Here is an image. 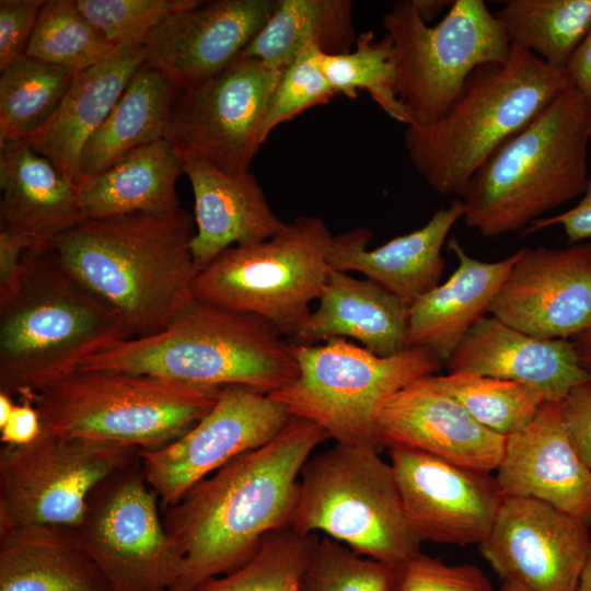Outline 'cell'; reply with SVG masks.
I'll return each mask as SVG.
<instances>
[{
	"label": "cell",
	"mask_w": 591,
	"mask_h": 591,
	"mask_svg": "<svg viewBox=\"0 0 591 591\" xmlns=\"http://www.w3.org/2000/svg\"><path fill=\"white\" fill-rule=\"evenodd\" d=\"M329 438L316 424L290 417L269 442L232 459L163 511L178 563L169 591H194L236 570L269 532L289 528L301 470Z\"/></svg>",
	"instance_id": "obj_1"
},
{
	"label": "cell",
	"mask_w": 591,
	"mask_h": 591,
	"mask_svg": "<svg viewBox=\"0 0 591 591\" xmlns=\"http://www.w3.org/2000/svg\"><path fill=\"white\" fill-rule=\"evenodd\" d=\"M195 232L194 218L181 207L165 215L83 219L51 244L134 338L164 329L195 298Z\"/></svg>",
	"instance_id": "obj_2"
},
{
	"label": "cell",
	"mask_w": 591,
	"mask_h": 591,
	"mask_svg": "<svg viewBox=\"0 0 591 591\" xmlns=\"http://www.w3.org/2000/svg\"><path fill=\"white\" fill-rule=\"evenodd\" d=\"M131 338L117 314L62 263L51 242L27 248L0 298V393L28 397L88 356Z\"/></svg>",
	"instance_id": "obj_3"
},
{
	"label": "cell",
	"mask_w": 591,
	"mask_h": 591,
	"mask_svg": "<svg viewBox=\"0 0 591 591\" xmlns=\"http://www.w3.org/2000/svg\"><path fill=\"white\" fill-rule=\"evenodd\" d=\"M77 368L104 369L195 384L246 385L270 394L292 382V343L253 313L194 298L169 325L88 356Z\"/></svg>",
	"instance_id": "obj_4"
},
{
	"label": "cell",
	"mask_w": 591,
	"mask_h": 591,
	"mask_svg": "<svg viewBox=\"0 0 591 591\" xmlns=\"http://www.w3.org/2000/svg\"><path fill=\"white\" fill-rule=\"evenodd\" d=\"M569 86L565 69L511 45L506 62L472 72L439 120L406 125L408 158L432 190L461 198L483 163Z\"/></svg>",
	"instance_id": "obj_5"
},
{
	"label": "cell",
	"mask_w": 591,
	"mask_h": 591,
	"mask_svg": "<svg viewBox=\"0 0 591 591\" xmlns=\"http://www.w3.org/2000/svg\"><path fill=\"white\" fill-rule=\"evenodd\" d=\"M590 139L591 111L571 85L476 171L460 198L465 225L508 234L581 196Z\"/></svg>",
	"instance_id": "obj_6"
},
{
	"label": "cell",
	"mask_w": 591,
	"mask_h": 591,
	"mask_svg": "<svg viewBox=\"0 0 591 591\" xmlns=\"http://www.w3.org/2000/svg\"><path fill=\"white\" fill-rule=\"evenodd\" d=\"M221 389L124 371L76 368L24 398L36 407L43 429L49 432L157 450L195 426L213 407Z\"/></svg>",
	"instance_id": "obj_7"
},
{
	"label": "cell",
	"mask_w": 591,
	"mask_h": 591,
	"mask_svg": "<svg viewBox=\"0 0 591 591\" xmlns=\"http://www.w3.org/2000/svg\"><path fill=\"white\" fill-rule=\"evenodd\" d=\"M375 445H345L310 457L300 473L289 529L323 532L355 553L396 567L420 553L390 463Z\"/></svg>",
	"instance_id": "obj_8"
},
{
	"label": "cell",
	"mask_w": 591,
	"mask_h": 591,
	"mask_svg": "<svg viewBox=\"0 0 591 591\" xmlns=\"http://www.w3.org/2000/svg\"><path fill=\"white\" fill-rule=\"evenodd\" d=\"M292 350L297 378L268 395L291 417L316 424L345 445L381 449L375 424L384 404L413 381L436 374L443 366L424 348L409 347L380 357L341 337L324 344L292 343Z\"/></svg>",
	"instance_id": "obj_9"
},
{
	"label": "cell",
	"mask_w": 591,
	"mask_h": 591,
	"mask_svg": "<svg viewBox=\"0 0 591 591\" xmlns=\"http://www.w3.org/2000/svg\"><path fill=\"white\" fill-rule=\"evenodd\" d=\"M333 236L321 218L299 216L266 241L223 252L198 271L194 296L262 316L291 340L327 281Z\"/></svg>",
	"instance_id": "obj_10"
},
{
	"label": "cell",
	"mask_w": 591,
	"mask_h": 591,
	"mask_svg": "<svg viewBox=\"0 0 591 591\" xmlns=\"http://www.w3.org/2000/svg\"><path fill=\"white\" fill-rule=\"evenodd\" d=\"M397 63L396 90L412 124L439 120L478 67L503 63L511 44L483 0H455L430 26L413 0L397 1L382 16Z\"/></svg>",
	"instance_id": "obj_11"
},
{
	"label": "cell",
	"mask_w": 591,
	"mask_h": 591,
	"mask_svg": "<svg viewBox=\"0 0 591 591\" xmlns=\"http://www.w3.org/2000/svg\"><path fill=\"white\" fill-rule=\"evenodd\" d=\"M127 443L68 438L47 430L23 445L0 450V528L74 529L91 490L140 461Z\"/></svg>",
	"instance_id": "obj_12"
},
{
	"label": "cell",
	"mask_w": 591,
	"mask_h": 591,
	"mask_svg": "<svg viewBox=\"0 0 591 591\" xmlns=\"http://www.w3.org/2000/svg\"><path fill=\"white\" fill-rule=\"evenodd\" d=\"M141 460L100 482L73 529L113 591H169L178 563Z\"/></svg>",
	"instance_id": "obj_13"
},
{
	"label": "cell",
	"mask_w": 591,
	"mask_h": 591,
	"mask_svg": "<svg viewBox=\"0 0 591 591\" xmlns=\"http://www.w3.org/2000/svg\"><path fill=\"white\" fill-rule=\"evenodd\" d=\"M282 71L239 57L210 79L181 89L164 139L222 171H250L269 97Z\"/></svg>",
	"instance_id": "obj_14"
},
{
	"label": "cell",
	"mask_w": 591,
	"mask_h": 591,
	"mask_svg": "<svg viewBox=\"0 0 591 591\" xmlns=\"http://www.w3.org/2000/svg\"><path fill=\"white\" fill-rule=\"evenodd\" d=\"M285 407L246 385L222 386L213 407L185 434L157 450H141L144 478L162 511L237 455L274 439L287 425Z\"/></svg>",
	"instance_id": "obj_15"
},
{
	"label": "cell",
	"mask_w": 591,
	"mask_h": 591,
	"mask_svg": "<svg viewBox=\"0 0 591 591\" xmlns=\"http://www.w3.org/2000/svg\"><path fill=\"white\" fill-rule=\"evenodd\" d=\"M591 551L589 528L537 499L503 496L479 553L502 581L531 591H577Z\"/></svg>",
	"instance_id": "obj_16"
},
{
	"label": "cell",
	"mask_w": 591,
	"mask_h": 591,
	"mask_svg": "<svg viewBox=\"0 0 591 591\" xmlns=\"http://www.w3.org/2000/svg\"><path fill=\"white\" fill-rule=\"evenodd\" d=\"M387 450L404 512L421 542L465 546L487 537L503 498L490 472L418 450Z\"/></svg>",
	"instance_id": "obj_17"
},
{
	"label": "cell",
	"mask_w": 591,
	"mask_h": 591,
	"mask_svg": "<svg viewBox=\"0 0 591 591\" xmlns=\"http://www.w3.org/2000/svg\"><path fill=\"white\" fill-rule=\"evenodd\" d=\"M491 316L541 339H572L591 326V241L519 250L488 308Z\"/></svg>",
	"instance_id": "obj_18"
},
{
	"label": "cell",
	"mask_w": 591,
	"mask_h": 591,
	"mask_svg": "<svg viewBox=\"0 0 591 591\" xmlns=\"http://www.w3.org/2000/svg\"><path fill=\"white\" fill-rule=\"evenodd\" d=\"M278 0L201 1L155 26L142 44L144 62L181 89L197 85L235 61Z\"/></svg>",
	"instance_id": "obj_19"
},
{
	"label": "cell",
	"mask_w": 591,
	"mask_h": 591,
	"mask_svg": "<svg viewBox=\"0 0 591 591\" xmlns=\"http://www.w3.org/2000/svg\"><path fill=\"white\" fill-rule=\"evenodd\" d=\"M375 436L381 448L418 450L487 472L498 468L507 441L478 424L426 376L413 381L384 404L376 418Z\"/></svg>",
	"instance_id": "obj_20"
},
{
	"label": "cell",
	"mask_w": 591,
	"mask_h": 591,
	"mask_svg": "<svg viewBox=\"0 0 591 591\" xmlns=\"http://www.w3.org/2000/svg\"><path fill=\"white\" fill-rule=\"evenodd\" d=\"M496 480L503 496L537 499L591 528V468L563 419V402H544L534 418L507 438Z\"/></svg>",
	"instance_id": "obj_21"
},
{
	"label": "cell",
	"mask_w": 591,
	"mask_h": 591,
	"mask_svg": "<svg viewBox=\"0 0 591 591\" xmlns=\"http://www.w3.org/2000/svg\"><path fill=\"white\" fill-rule=\"evenodd\" d=\"M443 366L448 373H471L519 382L537 390L545 402H564L591 381L570 339H541L494 316H482Z\"/></svg>",
	"instance_id": "obj_22"
},
{
	"label": "cell",
	"mask_w": 591,
	"mask_h": 591,
	"mask_svg": "<svg viewBox=\"0 0 591 591\" xmlns=\"http://www.w3.org/2000/svg\"><path fill=\"white\" fill-rule=\"evenodd\" d=\"M181 153L194 193L190 250L198 271L232 246L259 243L285 229L251 171L230 173L195 153Z\"/></svg>",
	"instance_id": "obj_23"
},
{
	"label": "cell",
	"mask_w": 591,
	"mask_h": 591,
	"mask_svg": "<svg viewBox=\"0 0 591 591\" xmlns=\"http://www.w3.org/2000/svg\"><path fill=\"white\" fill-rule=\"evenodd\" d=\"M463 217L460 198L436 211L419 229L369 250L372 233L357 227L334 235L327 254L332 269L357 271L398 297L409 306L439 285L445 262L442 247Z\"/></svg>",
	"instance_id": "obj_24"
},
{
	"label": "cell",
	"mask_w": 591,
	"mask_h": 591,
	"mask_svg": "<svg viewBox=\"0 0 591 591\" xmlns=\"http://www.w3.org/2000/svg\"><path fill=\"white\" fill-rule=\"evenodd\" d=\"M143 61L142 46L116 47L107 58L77 73L54 116L21 142L47 158L77 187L82 149Z\"/></svg>",
	"instance_id": "obj_25"
},
{
	"label": "cell",
	"mask_w": 591,
	"mask_h": 591,
	"mask_svg": "<svg viewBox=\"0 0 591 591\" xmlns=\"http://www.w3.org/2000/svg\"><path fill=\"white\" fill-rule=\"evenodd\" d=\"M448 247L456 269L409 306L407 347L429 350L443 363L482 317L519 258V251L497 260L470 256L456 237Z\"/></svg>",
	"instance_id": "obj_26"
},
{
	"label": "cell",
	"mask_w": 591,
	"mask_h": 591,
	"mask_svg": "<svg viewBox=\"0 0 591 591\" xmlns=\"http://www.w3.org/2000/svg\"><path fill=\"white\" fill-rule=\"evenodd\" d=\"M318 302L290 340L293 344L352 338L380 357L408 348L409 305L374 281L331 269Z\"/></svg>",
	"instance_id": "obj_27"
},
{
	"label": "cell",
	"mask_w": 591,
	"mask_h": 591,
	"mask_svg": "<svg viewBox=\"0 0 591 591\" xmlns=\"http://www.w3.org/2000/svg\"><path fill=\"white\" fill-rule=\"evenodd\" d=\"M0 230L51 242L84 219L76 186L19 141L0 148Z\"/></svg>",
	"instance_id": "obj_28"
},
{
	"label": "cell",
	"mask_w": 591,
	"mask_h": 591,
	"mask_svg": "<svg viewBox=\"0 0 591 591\" xmlns=\"http://www.w3.org/2000/svg\"><path fill=\"white\" fill-rule=\"evenodd\" d=\"M182 174L181 151L161 139L101 173L81 175L76 190L84 219L165 215L181 208L175 186Z\"/></svg>",
	"instance_id": "obj_29"
},
{
	"label": "cell",
	"mask_w": 591,
	"mask_h": 591,
	"mask_svg": "<svg viewBox=\"0 0 591 591\" xmlns=\"http://www.w3.org/2000/svg\"><path fill=\"white\" fill-rule=\"evenodd\" d=\"M0 591H113L73 529L0 528Z\"/></svg>",
	"instance_id": "obj_30"
},
{
	"label": "cell",
	"mask_w": 591,
	"mask_h": 591,
	"mask_svg": "<svg viewBox=\"0 0 591 591\" xmlns=\"http://www.w3.org/2000/svg\"><path fill=\"white\" fill-rule=\"evenodd\" d=\"M179 90L167 74L143 61L82 149L81 175L101 173L132 150L164 139Z\"/></svg>",
	"instance_id": "obj_31"
},
{
	"label": "cell",
	"mask_w": 591,
	"mask_h": 591,
	"mask_svg": "<svg viewBox=\"0 0 591 591\" xmlns=\"http://www.w3.org/2000/svg\"><path fill=\"white\" fill-rule=\"evenodd\" d=\"M357 37L349 0H278L240 57L282 71L306 47L339 55L350 51Z\"/></svg>",
	"instance_id": "obj_32"
},
{
	"label": "cell",
	"mask_w": 591,
	"mask_h": 591,
	"mask_svg": "<svg viewBox=\"0 0 591 591\" xmlns=\"http://www.w3.org/2000/svg\"><path fill=\"white\" fill-rule=\"evenodd\" d=\"M494 13L511 45L556 69L591 30V0H510Z\"/></svg>",
	"instance_id": "obj_33"
},
{
	"label": "cell",
	"mask_w": 591,
	"mask_h": 591,
	"mask_svg": "<svg viewBox=\"0 0 591 591\" xmlns=\"http://www.w3.org/2000/svg\"><path fill=\"white\" fill-rule=\"evenodd\" d=\"M77 73L23 55L0 74V148L42 128L57 112Z\"/></svg>",
	"instance_id": "obj_34"
},
{
	"label": "cell",
	"mask_w": 591,
	"mask_h": 591,
	"mask_svg": "<svg viewBox=\"0 0 591 591\" xmlns=\"http://www.w3.org/2000/svg\"><path fill=\"white\" fill-rule=\"evenodd\" d=\"M426 378L457 401L478 424L505 438L523 429L545 402L537 390L514 381L471 373Z\"/></svg>",
	"instance_id": "obj_35"
},
{
	"label": "cell",
	"mask_w": 591,
	"mask_h": 591,
	"mask_svg": "<svg viewBox=\"0 0 591 591\" xmlns=\"http://www.w3.org/2000/svg\"><path fill=\"white\" fill-rule=\"evenodd\" d=\"M320 61L336 94L356 97L357 91L364 90L391 118L405 126L412 124L397 95L396 56L386 35L376 39L372 31L363 32L354 50L339 55L321 53Z\"/></svg>",
	"instance_id": "obj_36"
},
{
	"label": "cell",
	"mask_w": 591,
	"mask_h": 591,
	"mask_svg": "<svg viewBox=\"0 0 591 591\" xmlns=\"http://www.w3.org/2000/svg\"><path fill=\"white\" fill-rule=\"evenodd\" d=\"M115 49L80 11L77 0H46L25 55L79 73Z\"/></svg>",
	"instance_id": "obj_37"
},
{
	"label": "cell",
	"mask_w": 591,
	"mask_h": 591,
	"mask_svg": "<svg viewBox=\"0 0 591 591\" xmlns=\"http://www.w3.org/2000/svg\"><path fill=\"white\" fill-rule=\"evenodd\" d=\"M317 542L289 528L269 532L244 565L194 591H297Z\"/></svg>",
	"instance_id": "obj_38"
},
{
	"label": "cell",
	"mask_w": 591,
	"mask_h": 591,
	"mask_svg": "<svg viewBox=\"0 0 591 591\" xmlns=\"http://www.w3.org/2000/svg\"><path fill=\"white\" fill-rule=\"evenodd\" d=\"M393 567L318 538L297 591H389Z\"/></svg>",
	"instance_id": "obj_39"
},
{
	"label": "cell",
	"mask_w": 591,
	"mask_h": 591,
	"mask_svg": "<svg viewBox=\"0 0 591 591\" xmlns=\"http://www.w3.org/2000/svg\"><path fill=\"white\" fill-rule=\"evenodd\" d=\"M321 53L314 46L306 47L282 70L263 118L262 144L280 124L336 95L321 68Z\"/></svg>",
	"instance_id": "obj_40"
},
{
	"label": "cell",
	"mask_w": 591,
	"mask_h": 591,
	"mask_svg": "<svg viewBox=\"0 0 591 591\" xmlns=\"http://www.w3.org/2000/svg\"><path fill=\"white\" fill-rule=\"evenodd\" d=\"M199 0H77L80 11L115 47L142 46L147 35L171 14Z\"/></svg>",
	"instance_id": "obj_41"
},
{
	"label": "cell",
	"mask_w": 591,
	"mask_h": 591,
	"mask_svg": "<svg viewBox=\"0 0 591 591\" xmlns=\"http://www.w3.org/2000/svg\"><path fill=\"white\" fill-rule=\"evenodd\" d=\"M389 591H495L487 576L470 564L449 565L421 552L393 567Z\"/></svg>",
	"instance_id": "obj_42"
},
{
	"label": "cell",
	"mask_w": 591,
	"mask_h": 591,
	"mask_svg": "<svg viewBox=\"0 0 591 591\" xmlns=\"http://www.w3.org/2000/svg\"><path fill=\"white\" fill-rule=\"evenodd\" d=\"M46 0H0V71L25 55Z\"/></svg>",
	"instance_id": "obj_43"
},
{
	"label": "cell",
	"mask_w": 591,
	"mask_h": 591,
	"mask_svg": "<svg viewBox=\"0 0 591 591\" xmlns=\"http://www.w3.org/2000/svg\"><path fill=\"white\" fill-rule=\"evenodd\" d=\"M563 419L579 456L591 468V381L573 389L563 402Z\"/></svg>",
	"instance_id": "obj_44"
},
{
	"label": "cell",
	"mask_w": 591,
	"mask_h": 591,
	"mask_svg": "<svg viewBox=\"0 0 591 591\" xmlns=\"http://www.w3.org/2000/svg\"><path fill=\"white\" fill-rule=\"evenodd\" d=\"M559 224L563 227L569 244H578L591 239V176L579 202L559 215L540 218L525 230L532 234L545 228Z\"/></svg>",
	"instance_id": "obj_45"
},
{
	"label": "cell",
	"mask_w": 591,
	"mask_h": 591,
	"mask_svg": "<svg viewBox=\"0 0 591 591\" xmlns=\"http://www.w3.org/2000/svg\"><path fill=\"white\" fill-rule=\"evenodd\" d=\"M37 244L28 236L0 230V298L18 286L25 251Z\"/></svg>",
	"instance_id": "obj_46"
},
{
	"label": "cell",
	"mask_w": 591,
	"mask_h": 591,
	"mask_svg": "<svg viewBox=\"0 0 591 591\" xmlns=\"http://www.w3.org/2000/svg\"><path fill=\"white\" fill-rule=\"evenodd\" d=\"M42 431L36 407L28 398H21L9 419L0 427L1 442L4 445H23L36 439Z\"/></svg>",
	"instance_id": "obj_47"
},
{
	"label": "cell",
	"mask_w": 591,
	"mask_h": 591,
	"mask_svg": "<svg viewBox=\"0 0 591 591\" xmlns=\"http://www.w3.org/2000/svg\"><path fill=\"white\" fill-rule=\"evenodd\" d=\"M565 70L591 111V30L570 56Z\"/></svg>",
	"instance_id": "obj_48"
},
{
	"label": "cell",
	"mask_w": 591,
	"mask_h": 591,
	"mask_svg": "<svg viewBox=\"0 0 591 591\" xmlns=\"http://www.w3.org/2000/svg\"><path fill=\"white\" fill-rule=\"evenodd\" d=\"M571 341L575 345L581 366L591 373V326L575 336Z\"/></svg>",
	"instance_id": "obj_49"
},
{
	"label": "cell",
	"mask_w": 591,
	"mask_h": 591,
	"mask_svg": "<svg viewBox=\"0 0 591 591\" xmlns=\"http://www.w3.org/2000/svg\"><path fill=\"white\" fill-rule=\"evenodd\" d=\"M421 19L428 23L439 15L447 7H451L453 1L444 0H413Z\"/></svg>",
	"instance_id": "obj_50"
},
{
	"label": "cell",
	"mask_w": 591,
	"mask_h": 591,
	"mask_svg": "<svg viewBox=\"0 0 591 591\" xmlns=\"http://www.w3.org/2000/svg\"><path fill=\"white\" fill-rule=\"evenodd\" d=\"M14 406L15 403L13 402L12 397L0 393V427L3 426L9 419Z\"/></svg>",
	"instance_id": "obj_51"
},
{
	"label": "cell",
	"mask_w": 591,
	"mask_h": 591,
	"mask_svg": "<svg viewBox=\"0 0 591 591\" xmlns=\"http://www.w3.org/2000/svg\"><path fill=\"white\" fill-rule=\"evenodd\" d=\"M577 591H591V551L581 572Z\"/></svg>",
	"instance_id": "obj_52"
},
{
	"label": "cell",
	"mask_w": 591,
	"mask_h": 591,
	"mask_svg": "<svg viewBox=\"0 0 591 591\" xmlns=\"http://www.w3.org/2000/svg\"><path fill=\"white\" fill-rule=\"evenodd\" d=\"M499 591H531L522 584L514 581H503Z\"/></svg>",
	"instance_id": "obj_53"
}]
</instances>
